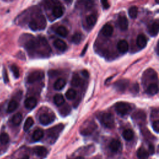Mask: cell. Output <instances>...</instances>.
Returning <instances> with one entry per match:
<instances>
[{
    "instance_id": "cell-35",
    "label": "cell",
    "mask_w": 159,
    "mask_h": 159,
    "mask_svg": "<svg viewBox=\"0 0 159 159\" xmlns=\"http://www.w3.org/2000/svg\"><path fill=\"white\" fill-rule=\"evenodd\" d=\"M11 70L12 71L14 77H15L16 78H18L19 77V76H20L19 70L18 67L16 65H12L11 67Z\"/></svg>"
},
{
    "instance_id": "cell-46",
    "label": "cell",
    "mask_w": 159,
    "mask_h": 159,
    "mask_svg": "<svg viewBox=\"0 0 159 159\" xmlns=\"http://www.w3.org/2000/svg\"><path fill=\"white\" fill-rule=\"evenodd\" d=\"M75 159H85V158L83 157H77Z\"/></svg>"
},
{
    "instance_id": "cell-20",
    "label": "cell",
    "mask_w": 159,
    "mask_h": 159,
    "mask_svg": "<svg viewBox=\"0 0 159 159\" xmlns=\"http://www.w3.org/2000/svg\"><path fill=\"white\" fill-rule=\"evenodd\" d=\"M137 155L139 159H148L149 152L143 147H140L138 149Z\"/></svg>"
},
{
    "instance_id": "cell-10",
    "label": "cell",
    "mask_w": 159,
    "mask_h": 159,
    "mask_svg": "<svg viewBox=\"0 0 159 159\" xmlns=\"http://www.w3.org/2000/svg\"><path fill=\"white\" fill-rule=\"evenodd\" d=\"M118 25L121 30L126 31L129 26V22L125 16H120L118 19Z\"/></svg>"
},
{
    "instance_id": "cell-32",
    "label": "cell",
    "mask_w": 159,
    "mask_h": 159,
    "mask_svg": "<svg viewBox=\"0 0 159 159\" xmlns=\"http://www.w3.org/2000/svg\"><path fill=\"white\" fill-rule=\"evenodd\" d=\"M66 98L69 100H73L77 96V92L74 89H69L65 94Z\"/></svg>"
},
{
    "instance_id": "cell-1",
    "label": "cell",
    "mask_w": 159,
    "mask_h": 159,
    "mask_svg": "<svg viewBox=\"0 0 159 159\" xmlns=\"http://www.w3.org/2000/svg\"><path fill=\"white\" fill-rule=\"evenodd\" d=\"M64 126L62 124H59L54 126L47 131V138L49 139V142L54 143L59 137L60 134L63 131Z\"/></svg>"
},
{
    "instance_id": "cell-18",
    "label": "cell",
    "mask_w": 159,
    "mask_h": 159,
    "mask_svg": "<svg viewBox=\"0 0 159 159\" xmlns=\"http://www.w3.org/2000/svg\"><path fill=\"white\" fill-rule=\"evenodd\" d=\"M66 85V81L64 78H59L57 80L54 85V88L56 90H62Z\"/></svg>"
},
{
    "instance_id": "cell-7",
    "label": "cell",
    "mask_w": 159,
    "mask_h": 159,
    "mask_svg": "<svg viewBox=\"0 0 159 159\" xmlns=\"http://www.w3.org/2000/svg\"><path fill=\"white\" fill-rule=\"evenodd\" d=\"M129 81L127 80H121L114 84V87L119 92H124L127 88Z\"/></svg>"
},
{
    "instance_id": "cell-6",
    "label": "cell",
    "mask_w": 159,
    "mask_h": 159,
    "mask_svg": "<svg viewBox=\"0 0 159 159\" xmlns=\"http://www.w3.org/2000/svg\"><path fill=\"white\" fill-rule=\"evenodd\" d=\"M55 116L53 114L44 113L42 114L39 117L40 123L44 126H47L51 124L55 120Z\"/></svg>"
},
{
    "instance_id": "cell-30",
    "label": "cell",
    "mask_w": 159,
    "mask_h": 159,
    "mask_svg": "<svg viewBox=\"0 0 159 159\" xmlns=\"http://www.w3.org/2000/svg\"><path fill=\"white\" fill-rule=\"evenodd\" d=\"M86 20L88 26H93L97 21V17L95 14H91V15L88 16L87 18H86Z\"/></svg>"
},
{
    "instance_id": "cell-19",
    "label": "cell",
    "mask_w": 159,
    "mask_h": 159,
    "mask_svg": "<svg viewBox=\"0 0 159 159\" xmlns=\"http://www.w3.org/2000/svg\"><path fill=\"white\" fill-rule=\"evenodd\" d=\"M133 118L134 119H135L136 121H144L146 120V114L142 111H139L133 114Z\"/></svg>"
},
{
    "instance_id": "cell-3",
    "label": "cell",
    "mask_w": 159,
    "mask_h": 159,
    "mask_svg": "<svg viewBox=\"0 0 159 159\" xmlns=\"http://www.w3.org/2000/svg\"><path fill=\"white\" fill-rule=\"evenodd\" d=\"M100 121L106 127L112 129L114 127L115 121L113 115L109 112H105L100 118Z\"/></svg>"
},
{
    "instance_id": "cell-29",
    "label": "cell",
    "mask_w": 159,
    "mask_h": 159,
    "mask_svg": "<svg viewBox=\"0 0 159 159\" xmlns=\"http://www.w3.org/2000/svg\"><path fill=\"white\" fill-rule=\"evenodd\" d=\"M81 80L80 79V77L77 74H74L71 81V86H75V87H78V86H79L81 85Z\"/></svg>"
},
{
    "instance_id": "cell-45",
    "label": "cell",
    "mask_w": 159,
    "mask_h": 159,
    "mask_svg": "<svg viewBox=\"0 0 159 159\" xmlns=\"http://www.w3.org/2000/svg\"><path fill=\"white\" fill-rule=\"evenodd\" d=\"M156 51H157V54H158V44H157V45Z\"/></svg>"
},
{
    "instance_id": "cell-28",
    "label": "cell",
    "mask_w": 159,
    "mask_h": 159,
    "mask_svg": "<svg viewBox=\"0 0 159 159\" xmlns=\"http://www.w3.org/2000/svg\"><path fill=\"white\" fill-rule=\"evenodd\" d=\"M34 124V120L31 117H29L27 118L24 124V131H27L30 129V128L33 126Z\"/></svg>"
},
{
    "instance_id": "cell-26",
    "label": "cell",
    "mask_w": 159,
    "mask_h": 159,
    "mask_svg": "<svg viewBox=\"0 0 159 159\" xmlns=\"http://www.w3.org/2000/svg\"><path fill=\"white\" fill-rule=\"evenodd\" d=\"M18 107V103L16 101L11 100L8 104V108H7V112L9 113L12 112L17 109Z\"/></svg>"
},
{
    "instance_id": "cell-2",
    "label": "cell",
    "mask_w": 159,
    "mask_h": 159,
    "mask_svg": "<svg viewBox=\"0 0 159 159\" xmlns=\"http://www.w3.org/2000/svg\"><path fill=\"white\" fill-rule=\"evenodd\" d=\"M97 128V125L93 121H86L80 129V134L85 136L91 135Z\"/></svg>"
},
{
    "instance_id": "cell-11",
    "label": "cell",
    "mask_w": 159,
    "mask_h": 159,
    "mask_svg": "<svg viewBox=\"0 0 159 159\" xmlns=\"http://www.w3.org/2000/svg\"><path fill=\"white\" fill-rule=\"evenodd\" d=\"M121 147V142L118 139H112L110 143L109 147L110 150L113 152H118Z\"/></svg>"
},
{
    "instance_id": "cell-41",
    "label": "cell",
    "mask_w": 159,
    "mask_h": 159,
    "mask_svg": "<svg viewBox=\"0 0 159 159\" xmlns=\"http://www.w3.org/2000/svg\"><path fill=\"white\" fill-rule=\"evenodd\" d=\"M102 3L103 5V8L106 9H108L109 8V4L108 3V2L107 1H102Z\"/></svg>"
},
{
    "instance_id": "cell-43",
    "label": "cell",
    "mask_w": 159,
    "mask_h": 159,
    "mask_svg": "<svg viewBox=\"0 0 159 159\" xmlns=\"http://www.w3.org/2000/svg\"><path fill=\"white\" fill-rule=\"evenodd\" d=\"M3 74H4V80H5V81L6 83L8 82V75H7V73H6V71L5 69V70H4Z\"/></svg>"
},
{
    "instance_id": "cell-12",
    "label": "cell",
    "mask_w": 159,
    "mask_h": 159,
    "mask_svg": "<svg viewBox=\"0 0 159 159\" xmlns=\"http://www.w3.org/2000/svg\"><path fill=\"white\" fill-rule=\"evenodd\" d=\"M147 38L143 34H139L137 36V40H136V44H137V46L139 48L143 49V48L145 47L147 45Z\"/></svg>"
},
{
    "instance_id": "cell-44",
    "label": "cell",
    "mask_w": 159,
    "mask_h": 159,
    "mask_svg": "<svg viewBox=\"0 0 159 159\" xmlns=\"http://www.w3.org/2000/svg\"><path fill=\"white\" fill-rule=\"evenodd\" d=\"M19 159H29V157L28 155H24V156H23L22 158H19Z\"/></svg>"
},
{
    "instance_id": "cell-33",
    "label": "cell",
    "mask_w": 159,
    "mask_h": 159,
    "mask_svg": "<svg viewBox=\"0 0 159 159\" xmlns=\"http://www.w3.org/2000/svg\"><path fill=\"white\" fill-rule=\"evenodd\" d=\"M82 40V35L79 33H76L71 37V41L75 44H78Z\"/></svg>"
},
{
    "instance_id": "cell-36",
    "label": "cell",
    "mask_w": 159,
    "mask_h": 159,
    "mask_svg": "<svg viewBox=\"0 0 159 159\" xmlns=\"http://www.w3.org/2000/svg\"><path fill=\"white\" fill-rule=\"evenodd\" d=\"M29 27H30V29L32 31H36L39 29L38 24L35 19H33L29 22Z\"/></svg>"
},
{
    "instance_id": "cell-9",
    "label": "cell",
    "mask_w": 159,
    "mask_h": 159,
    "mask_svg": "<svg viewBox=\"0 0 159 159\" xmlns=\"http://www.w3.org/2000/svg\"><path fill=\"white\" fill-rule=\"evenodd\" d=\"M117 47L121 54H125L129 50V44L126 40H121L118 43Z\"/></svg>"
},
{
    "instance_id": "cell-34",
    "label": "cell",
    "mask_w": 159,
    "mask_h": 159,
    "mask_svg": "<svg viewBox=\"0 0 159 159\" xmlns=\"http://www.w3.org/2000/svg\"><path fill=\"white\" fill-rule=\"evenodd\" d=\"M9 135L6 133H3L1 135H0V142H1L2 144H6L9 142Z\"/></svg>"
},
{
    "instance_id": "cell-31",
    "label": "cell",
    "mask_w": 159,
    "mask_h": 159,
    "mask_svg": "<svg viewBox=\"0 0 159 159\" xmlns=\"http://www.w3.org/2000/svg\"><path fill=\"white\" fill-rule=\"evenodd\" d=\"M138 14V8L136 6H132L129 9V15L132 19L137 18Z\"/></svg>"
},
{
    "instance_id": "cell-40",
    "label": "cell",
    "mask_w": 159,
    "mask_h": 159,
    "mask_svg": "<svg viewBox=\"0 0 159 159\" xmlns=\"http://www.w3.org/2000/svg\"><path fill=\"white\" fill-rule=\"evenodd\" d=\"M149 152L150 155H154L155 153V148L152 144H150L149 146Z\"/></svg>"
},
{
    "instance_id": "cell-5",
    "label": "cell",
    "mask_w": 159,
    "mask_h": 159,
    "mask_svg": "<svg viewBox=\"0 0 159 159\" xmlns=\"http://www.w3.org/2000/svg\"><path fill=\"white\" fill-rule=\"evenodd\" d=\"M44 77V72L42 71H40V70L34 71L31 72V73L27 77V82L29 83H34L35 82L41 80Z\"/></svg>"
},
{
    "instance_id": "cell-14",
    "label": "cell",
    "mask_w": 159,
    "mask_h": 159,
    "mask_svg": "<svg viewBox=\"0 0 159 159\" xmlns=\"http://www.w3.org/2000/svg\"><path fill=\"white\" fill-rule=\"evenodd\" d=\"M33 151L35 154L39 157L46 156L48 153L47 149L43 146H36L33 149Z\"/></svg>"
},
{
    "instance_id": "cell-23",
    "label": "cell",
    "mask_w": 159,
    "mask_h": 159,
    "mask_svg": "<svg viewBox=\"0 0 159 159\" xmlns=\"http://www.w3.org/2000/svg\"><path fill=\"white\" fill-rule=\"evenodd\" d=\"M54 102L57 106H61L65 102L64 97L61 94H57L54 97Z\"/></svg>"
},
{
    "instance_id": "cell-15",
    "label": "cell",
    "mask_w": 159,
    "mask_h": 159,
    "mask_svg": "<svg viewBox=\"0 0 159 159\" xmlns=\"http://www.w3.org/2000/svg\"><path fill=\"white\" fill-rule=\"evenodd\" d=\"M64 14V9L60 5L55 6L52 9V14L55 18H59L62 16Z\"/></svg>"
},
{
    "instance_id": "cell-38",
    "label": "cell",
    "mask_w": 159,
    "mask_h": 159,
    "mask_svg": "<svg viewBox=\"0 0 159 159\" xmlns=\"http://www.w3.org/2000/svg\"><path fill=\"white\" fill-rule=\"evenodd\" d=\"M152 127L155 133H158V132H159V121H158V120H157L153 123Z\"/></svg>"
},
{
    "instance_id": "cell-16",
    "label": "cell",
    "mask_w": 159,
    "mask_h": 159,
    "mask_svg": "<svg viewBox=\"0 0 159 159\" xmlns=\"http://www.w3.org/2000/svg\"><path fill=\"white\" fill-rule=\"evenodd\" d=\"M54 45L57 49L61 51H65L67 48L66 43L64 40L59 39H57L54 41Z\"/></svg>"
},
{
    "instance_id": "cell-39",
    "label": "cell",
    "mask_w": 159,
    "mask_h": 159,
    "mask_svg": "<svg viewBox=\"0 0 159 159\" xmlns=\"http://www.w3.org/2000/svg\"><path fill=\"white\" fill-rule=\"evenodd\" d=\"M139 91V87L137 83L134 84L131 88V92L133 93H137Z\"/></svg>"
},
{
    "instance_id": "cell-42",
    "label": "cell",
    "mask_w": 159,
    "mask_h": 159,
    "mask_svg": "<svg viewBox=\"0 0 159 159\" xmlns=\"http://www.w3.org/2000/svg\"><path fill=\"white\" fill-rule=\"evenodd\" d=\"M81 74L86 78H88L89 77V73H88V71L87 70H83L81 71Z\"/></svg>"
},
{
    "instance_id": "cell-24",
    "label": "cell",
    "mask_w": 159,
    "mask_h": 159,
    "mask_svg": "<svg viewBox=\"0 0 159 159\" xmlns=\"http://www.w3.org/2000/svg\"><path fill=\"white\" fill-rule=\"evenodd\" d=\"M123 137H124V139L127 141L131 140L133 139L134 137V133L132 131L131 129H126L125 131H124L123 133Z\"/></svg>"
},
{
    "instance_id": "cell-4",
    "label": "cell",
    "mask_w": 159,
    "mask_h": 159,
    "mask_svg": "<svg viewBox=\"0 0 159 159\" xmlns=\"http://www.w3.org/2000/svg\"><path fill=\"white\" fill-rule=\"evenodd\" d=\"M131 106L126 102H119L115 105V110L121 116H125L131 111Z\"/></svg>"
},
{
    "instance_id": "cell-27",
    "label": "cell",
    "mask_w": 159,
    "mask_h": 159,
    "mask_svg": "<svg viewBox=\"0 0 159 159\" xmlns=\"http://www.w3.org/2000/svg\"><path fill=\"white\" fill-rule=\"evenodd\" d=\"M22 120V116L20 112L16 113L14 115V116L12 118V122L13 124L15 126H18L21 124Z\"/></svg>"
},
{
    "instance_id": "cell-22",
    "label": "cell",
    "mask_w": 159,
    "mask_h": 159,
    "mask_svg": "<svg viewBox=\"0 0 159 159\" xmlns=\"http://www.w3.org/2000/svg\"><path fill=\"white\" fill-rule=\"evenodd\" d=\"M149 33L152 36H156L158 33V22H154L150 27L149 29Z\"/></svg>"
},
{
    "instance_id": "cell-21",
    "label": "cell",
    "mask_w": 159,
    "mask_h": 159,
    "mask_svg": "<svg viewBox=\"0 0 159 159\" xmlns=\"http://www.w3.org/2000/svg\"><path fill=\"white\" fill-rule=\"evenodd\" d=\"M44 133L40 129H38L34 132L33 135V139L34 141H39L44 137Z\"/></svg>"
},
{
    "instance_id": "cell-37",
    "label": "cell",
    "mask_w": 159,
    "mask_h": 159,
    "mask_svg": "<svg viewBox=\"0 0 159 159\" xmlns=\"http://www.w3.org/2000/svg\"><path fill=\"white\" fill-rule=\"evenodd\" d=\"M61 114L62 115H67L70 112V108L68 106H64L62 109H61Z\"/></svg>"
},
{
    "instance_id": "cell-8",
    "label": "cell",
    "mask_w": 159,
    "mask_h": 159,
    "mask_svg": "<svg viewBox=\"0 0 159 159\" xmlns=\"http://www.w3.org/2000/svg\"><path fill=\"white\" fill-rule=\"evenodd\" d=\"M37 99L34 97L27 98L24 102V106L27 109H33L37 105Z\"/></svg>"
},
{
    "instance_id": "cell-25",
    "label": "cell",
    "mask_w": 159,
    "mask_h": 159,
    "mask_svg": "<svg viewBox=\"0 0 159 159\" xmlns=\"http://www.w3.org/2000/svg\"><path fill=\"white\" fill-rule=\"evenodd\" d=\"M56 33L58 35H59L63 37H65L67 36L68 34V31L67 30V29L64 27V26H59L56 29Z\"/></svg>"
},
{
    "instance_id": "cell-13",
    "label": "cell",
    "mask_w": 159,
    "mask_h": 159,
    "mask_svg": "<svg viewBox=\"0 0 159 159\" xmlns=\"http://www.w3.org/2000/svg\"><path fill=\"white\" fill-rule=\"evenodd\" d=\"M113 31H114L113 27L109 24H106V25H105L102 30V33L103 35L107 37L111 36L113 33Z\"/></svg>"
},
{
    "instance_id": "cell-17",
    "label": "cell",
    "mask_w": 159,
    "mask_h": 159,
    "mask_svg": "<svg viewBox=\"0 0 159 159\" xmlns=\"http://www.w3.org/2000/svg\"><path fill=\"white\" fill-rule=\"evenodd\" d=\"M158 85L157 83H150L147 86L146 93L150 95H155L158 93Z\"/></svg>"
}]
</instances>
